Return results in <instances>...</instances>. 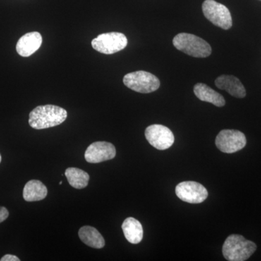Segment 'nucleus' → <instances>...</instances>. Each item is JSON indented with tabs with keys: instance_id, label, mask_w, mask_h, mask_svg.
Here are the masks:
<instances>
[{
	"instance_id": "obj_11",
	"label": "nucleus",
	"mask_w": 261,
	"mask_h": 261,
	"mask_svg": "<svg viewBox=\"0 0 261 261\" xmlns=\"http://www.w3.org/2000/svg\"><path fill=\"white\" fill-rule=\"evenodd\" d=\"M42 43V35L39 32L27 33L20 37L17 42V53L25 58L31 56L40 48Z\"/></svg>"
},
{
	"instance_id": "obj_8",
	"label": "nucleus",
	"mask_w": 261,
	"mask_h": 261,
	"mask_svg": "<svg viewBox=\"0 0 261 261\" xmlns=\"http://www.w3.org/2000/svg\"><path fill=\"white\" fill-rule=\"evenodd\" d=\"M145 135L149 143L160 150L170 148L174 143L175 137L173 132L163 125H151L146 128Z\"/></svg>"
},
{
	"instance_id": "obj_6",
	"label": "nucleus",
	"mask_w": 261,
	"mask_h": 261,
	"mask_svg": "<svg viewBox=\"0 0 261 261\" xmlns=\"http://www.w3.org/2000/svg\"><path fill=\"white\" fill-rule=\"evenodd\" d=\"M202 12L205 18L216 27L224 30L232 27V18L229 10L221 3L214 0H205L202 4Z\"/></svg>"
},
{
	"instance_id": "obj_14",
	"label": "nucleus",
	"mask_w": 261,
	"mask_h": 261,
	"mask_svg": "<svg viewBox=\"0 0 261 261\" xmlns=\"http://www.w3.org/2000/svg\"><path fill=\"white\" fill-rule=\"evenodd\" d=\"M122 229L127 241L132 244H138L143 239V228L138 220L127 218L122 224Z\"/></svg>"
},
{
	"instance_id": "obj_5",
	"label": "nucleus",
	"mask_w": 261,
	"mask_h": 261,
	"mask_svg": "<svg viewBox=\"0 0 261 261\" xmlns=\"http://www.w3.org/2000/svg\"><path fill=\"white\" fill-rule=\"evenodd\" d=\"M128 44L124 34L119 32H110L99 34L92 41L95 50L106 55H112L123 50Z\"/></svg>"
},
{
	"instance_id": "obj_4",
	"label": "nucleus",
	"mask_w": 261,
	"mask_h": 261,
	"mask_svg": "<svg viewBox=\"0 0 261 261\" xmlns=\"http://www.w3.org/2000/svg\"><path fill=\"white\" fill-rule=\"evenodd\" d=\"M126 87L140 93L147 94L158 90L161 82L158 77L144 70L132 72L123 77Z\"/></svg>"
},
{
	"instance_id": "obj_2",
	"label": "nucleus",
	"mask_w": 261,
	"mask_h": 261,
	"mask_svg": "<svg viewBox=\"0 0 261 261\" xmlns=\"http://www.w3.org/2000/svg\"><path fill=\"white\" fill-rule=\"evenodd\" d=\"M257 250L255 243L240 234H231L225 240L222 252L229 261H245Z\"/></svg>"
},
{
	"instance_id": "obj_13",
	"label": "nucleus",
	"mask_w": 261,
	"mask_h": 261,
	"mask_svg": "<svg viewBox=\"0 0 261 261\" xmlns=\"http://www.w3.org/2000/svg\"><path fill=\"white\" fill-rule=\"evenodd\" d=\"M194 93L201 101L212 103L217 107H223L226 104V101L221 94L216 92L205 84H195L194 87Z\"/></svg>"
},
{
	"instance_id": "obj_19",
	"label": "nucleus",
	"mask_w": 261,
	"mask_h": 261,
	"mask_svg": "<svg viewBox=\"0 0 261 261\" xmlns=\"http://www.w3.org/2000/svg\"><path fill=\"white\" fill-rule=\"evenodd\" d=\"M1 261H20V259L18 258V257L15 256V255H10V254H8V255H5V256L2 257L0 259Z\"/></svg>"
},
{
	"instance_id": "obj_10",
	"label": "nucleus",
	"mask_w": 261,
	"mask_h": 261,
	"mask_svg": "<svg viewBox=\"0 0 261 261\" xmlns=\"http://www.w3.org/2000/svg\"><path fill=\"white\" fill-rule=\"evenodd\" d=\"M116 149L113 144L107 142H96L91 144L86 150V161L90 163H99L116 157Z\"/></svg>"
},
{
	"instance_id": "obj_12",
	"label": "nucleus",
	"mask_w": 261,
	"mask_h": 261,
	"mask_svg": "<svg viewBox=\"0 0 261 261\" xmlns=\"http://www.w3.org/2000/svg\"><path fill=\"white\" fill-rule=\"evenodd\" d=\"M215 84L218 88L226 91L233 97L243 98L246 96V90L243 84L233 75H221L216 79Z\"/></svg>"
},
{
	"instance_id": "obj_7",
	"label": "nucleus",
	"mask_w": 261,
	"mask_h": 261,
	"mask_svg": "<svg viewBox=\"0 0 261 261\" xmlns=\"http://www.w3.org/2000/svg\"><path fill=\"white\" fill-rule=\"evenodd\" d=\"M247 144L246 137L243 132L238 130H221L216 139V145L219 150L231 154L241 150Z\"/></svg>"
},
{
	"instance_id": "obj_9",
	"label": "nucleus",
	"mask_w": 261,
	"mask_h": 261,
	"mask_svg": "<svg viewBox=\"0 0 261 261\" xmlns=\"http://www.w3.org/2000/svg\"><path fill=\"white\" fill-rule=\"evenodd\" d=\"M176 195L180 200L192 204L204 202L208 196L205 187L195 181H183L176 187Z\"/></svg>"
},
{
	"instance_id": "obj_3",
	"label": "nucleus",
	"mask_w": 261,
	"mask_h": 261,
	"mask_svg": "<svg viewBox=\"0 0 261 261\" xmlns=\"http://www.w3.org/2000/svg\"><path fill=\"white\" fill-rule=\"evenodd\" d=\"M173 44L178 50L195 58H207L212 53L210 44L206 41L187 33L177 34L173 38Z\"/></svg>"
},
{
	"instance_id": "obj_15",
	"label": "nucleus",
	"mask_w": 261,
	"mask_h": 261,
	"mask_svg": "<svg viewBox=\"0 0 261 261\" xmlns=\"http://www.w3.org/2000/svg\"><path fill=\"white\" fill-rule=\"evenodd\" d=\"M47 195V187L39 180H31L24 187L23 196L27 202L42 200Z\"/></svg>"
},
{
	"instance_id": "obj_21",
	"label": "nucleus",
	"mask_w": 261,
	"mask_h": 261,
	"mask_svg": "<svg viewBox=\"0 0 261 261\" xmlns=\"http://www.w3.org/2000/svg\"><path fill=\"white\" fill-rule=\"evenodd\" d=\"M62 183H63V182H62V181H60L59 185H62Z\"/></svg>"
},
{
	"instance_id": "obj_17",
	"label": "nucleus",
	"mask_w": 261,
	"mask_h": 261,
	"mask_svg": "<svg viewBox=\"0 0 261 261\" xmlns=\"http://www.w3.org/2000/svg\"><path fill=\"white\" fill-rule=\"evenodd\" d=\"M65 176L68 179V183L73 188H85L89 183V175L83 170L80 168L70 167L67 168L65 172Z\"/></svg>"
},
{
	"instance_id": "obj_20",
	"label": "nucleus",
	"mask_w": 261,
	"mask_h": 261,
	"mask_svg": "<svg viewBox=\"0 0 261 261\" xmlns=\"http://www.w3.org/2000/svg\"><path fill=\"white\" fill-rule=\"evenodd\" d=\"M2 161V156L1 154H0V163H1Z\"/></svg>"
},
{
	"instance_id": "obj_1",
	"label": "nucleus",
	"mask_w": 261,
	"mask_h": 261,
	"mask_svg": "<svg viewBox=\"0 0 261 261\" xmlns=\"http://www.w3.org/2000/svg\"><path fill=\"white\" fill-rule=\"evenodd\" d=\"M68 113L59 106H40L29 114V123L34 129L40 130L61 125L66 120Z\"/></svg>"
},
{
	"instance_id": "obj_18",
	"label": "nucleus",
	"mask_w": 261,
	"mask_h": 261,
	"mask_svg": "<svg viewBox=\"0 0 261 261\" xmlns=\"http://www.w3.org/2000/svg\"><path fill=\"white\" fill-rule=\"evenodd\" d=\"M9 216V211L5 207L0 206V223L3 222Z\"/></svg>"
},
{
	"instance_id": "obj_16",
	"label": "nucleus",
	"mask_w": 261,
	"mask_h": 261,
	"mask_svg": "<svg viewBox=\"0 0 261 261\" xmlns=\"http://www.w3.org/2000/svg\"><path fill=\"white\" fill-rule=\"evenodd\" d=\"M79 237L85 245L93 248H102L106 245L102 234L92 226H85L81 228L79 231Z\"/></svg>"
}]
</instances>
